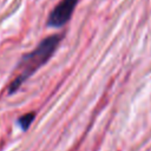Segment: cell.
Instances as JSON below:
<instances>
[{"mask_svg":"<svg viewBox=\"0 0 151 151\" xmlns=\"http://www.w3.org/2000/svg\"><path fill=\"white\" fill-rule=\"evenodd\" d=\"M34 117H35V113L34 112H29V113H26V114H24V116H21L19 118L18 123L20 124V126H21V129L24 131H26L31 126V124L34 120Z\"/></svg>","mask_w":151,"mask_h":151,"instance_id":"3","label":"cell"},{"mask_svg":"<svg viewBox=\"0 0 151 151\" xmlns=\"http://www.w3.org/2000/svg\"><path fill=\"white\" fill-rule=\"evenodd\" d=\"M78 2L79 0H60L58 5L52 9L47 19V25L50 27L64 26L71 19Z\"/></svg>","mask_w":151,"mask_h":151,"instance_id":"2","label":"cell"},{"mask_svg":"<svg viewBox=\"0 0 151 151\" xmlns=\"http://www.w3.org/2000/svg\"><path fill=\"white\" fill-rule=\"evenodd\" d=\"M63 37V34H52L42 39L32 52L22 57V59L19 63L18 74L15 76V78L8 87L9 94L17 92L32 74H34L41 66H44L51 59L57 47L59 46Z\"/></svg>","mask_w":151,"mask_h":151,"instance_id":"1","label":"cell"}]
</instances>
